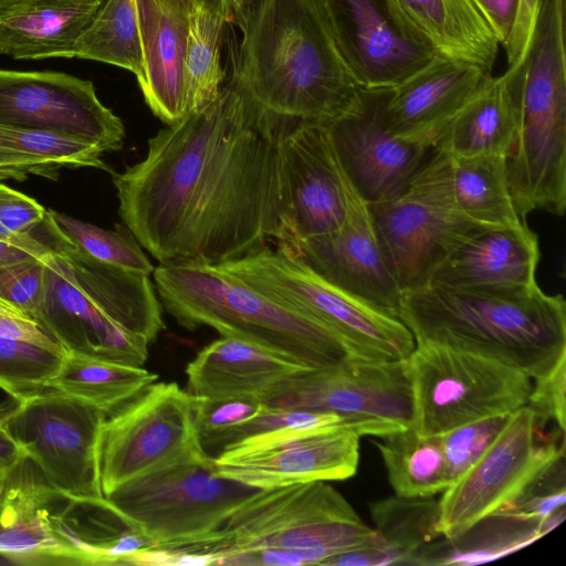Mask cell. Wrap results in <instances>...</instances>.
I'll use <instances>...</instances> for the list:
<instances>
[{
    "label": "cell",
    "instance_id": "1",
    "mask_svg": "<svg viewBox=\"0 0 566 566\" xmlns=\"http://www.w3.org/2000/svg\"><path fill=\"white\" fill-rule=\"evenodd\" d=\"M279 135L230 80L113 172L123 224L158 263L221 264L281 235Z\"/></svg>",
    "mask_w": 566,
    "mask_h": 566
},
{
    "label": "cell",
    "instance_id": "2",
    "mask_svg": "<svg viewBox=\"0 0 566 566\" xmlns=\"http://www.w3.org/2000/svg\"><path fill=\"white\" fill-rule=\"evenodd\" d=\"M231 81L276 134L343 113L359 86L333 38L322 0H258L243 23Z\"/></svg>",
    "mask_w": 566,
    "mask_h": 566
},
{
    "label": "cell",
    "instance_id": "3",
    "mask_svg": "<svg viewBox=\"0 0 566 566\" xmlns=\"http://www.w3.org/2000/svg\"><path fill=\"white\" fill-rule=\"evenodd\" d=\"M378 534L325 481L258 490L211 532L156 546L197 565H322L376 543Z\"/></svg>",
    "mask_w": 566,
    "mask_h": 566
},
{
    "label": "cell",
    "instance_id": "4",
    "mask_svg": "<svg viewBox=\"0 0 566 566\" xmlns=\"http://www.w3.org/2000/svg\"><path fill=\"white\" fill-rule=\"evenodd\" d=\"M398 318L416 343L482 355L534 380L566 357L565 300L537 284L512 290L429 284L402 294Z\"/></svg>",
    "mask_w": 566,
    "mask_h": 566
},
{
    "label": "cell",
    "instance_id": "5",
    "mask_svg": "<svg viewBox=\"0 0 566 566\" xmlns=\"http://www.w3.org/2000/svg\"><path fill=\"white\" fill-rule=\"evenodd\" d=\"M153 276L161 306L188 331L209 326L305 368L355 357L322 324L272 301L217 264L158 263Z\"/></svg>",
    "mask_w": 566,
    "mask_h": 566
},
{
    "label": "cell",
    "instance_id": "6",
    "mask_svg": "<svg viewBox=\"0 0 566 566\" xmlns=\"http://www.w3.org/2000/svg\"><path fill=\"white\" fill-rule=\"evenodd\" d=\"M217 265L272 301L322 324L355 357L402 360L415 348L413 335L397 316L333 285L285 244H266Z\"/></svg>",
    "mask_w": 566,
    "mask_h": 566
},
{
    "label": "cell",
    "instance_id": "7",
    "mask_svg": "<svg viewBox=\"0 0 566 566\" xmlns=\"http://www.w3.org/2000/svg\"><path fill=\"white\" fill-rule=\"evenodd\" d=\"M367 205L382 256L402 294L429 285L448 255L485 228L459 210L451 156L440 146L432 148L400 191Z\"/></svg>",
    "mask_w": 566,
    "mask_h": 566
},
{
    "label": "cell",
    "instance_id": "8",
    "mask_svg": "<svg viewBox=\"0 0 566 566\" xmlns=\"http://www.w3.org/2000/svg\"><path fill=\"white\" fill-rule=\"evenodd\" d=\"M258 490L222 475L214 457L200 449L124 483L106 500L128 526L164 546L211 532Z\"/></svg>",
    "mask_w": 566,
    "mask_h": 566
},
{
    "label": "cell",
    "instance_id": "9",
    "mask_svg": "<svg viewBox=\"0 0 566 566\" xmlns=\"http://www.w3.org/2000/svg\"><path fill=\"white\" fill-rule=\"evenodd\" d=\"M405 363L412 394L411 427L423 437L507 416L527 403L533 388L523 371L443 345L416 343Z\"/></svg>",
    "mask_w": 566,
    "mask_h": 566
},
{
    "label": "cell",
    "instance_id": "10",
    "mask_svg": "<svg viewBox=\"0 0 566 566\" xmlns=\"http://www.w3.org/2000/svg\"><path fill=\"white\" fill-rule=\"evenodd\" d=\"M547 421L528 405L509 415L486 451L442 492L438 503L443 537H455L495 513L565 453V431L544 432Z\"/></svg>",
    "mask_w": 566,
    "mask_h": 566
},
{
    "label": "cell",
    "instance_id": "11",
    "mask_svg": "<svg viewBox=\"0 0 566 566\" xmlns=\"http://www.w3.org/2000/svg\"><path fill=\"white\" fill-rule=\"evenodd\" d=\"M195 397L176 382H153L105 415L98 440L104 497L124 483L203 449L195 426Z\"/></svg>",
    "mask_w": 566,
    "mask_h": 566
},
{
    "label": "cell",
    "instance_id": "12",
    "mask_svg": "<svg viewBox=\"0 0 566 566\" xmlns=\"http://www.w3.org/2000/svg\"><path fill=\"white\" fill-rule=\"evenodd\" d=\"M104 418L95 406L46 388L23 401L4 429L59 491L97 502L105 499L98 470Z\"/></svg>",
    "mask_w": 566,
    "mask_h": 566
},
{
    "label": "cell",
    "instance_id": "13",
    "mask_svg": "<svg viewBox=\"0 0 566 566\" xmlns=\"http://www.w3.org/2000/svg\"><path fill=\"white\" fill-rule=\"evenodd\" d=\"M259 400L269 407L370 418L408 428L412 394L402 360L352 357L324 368H301L275 382Z\"/></svg>",
    "mask_w": 566,
    "mask_h": 566
},
{
    "label": "cell",
    "instance_id": "14",
    "mask_svg": "<svg viewBox=\"0 0 566 566\" xmlns=\"http://www.w3.org/2000/svg\"><path fill=\"white\" fill-rule=\"evenodd\" d=\"M360 436L352 430L311 431L286 423L224 447L218 471L248 486L265 490L355 475Z\"/></svg>",
    "mask_w": 566,
    "mask_h": 566
},
{
    "label": "cell",
    "instance_id": "15",
    "mask_svg": "<svg viewBox=\"0 0 566 566\" xmlns=\"http://www.w3.org/2000/svg\"><path fill=\"white\" fill-rule=\"evenodd\" d=\"M336 46L359 87L395 88L438 53L403 21L391 0H322Z\"/></svg>",
    "mask_w": 566,
    "mask_h": 566
},
{
    "label": "cell",
    "instance_id": "16",
    "mask_svg": "<svg viewBox=\"0 0 566 566\" xmlns=\"http://www.w3.org/2000/svg\"><path fill=\"white\" fill-rule=\"evenodd\" d=\"M391 90L359 87L353 103L323 124L342 170L367 203L400 191L432 150L390 132Z\"/></svg>",
    "mask_w": 566,
    "mask_h": 566
},
{
    "label": "cell",
    "instance_id": "17",
    "mask_svg": "<svg viewBox=\"0 0 566 566\" xmlns=\"http://www.w3.org/2000/svg\"><path fill=\"white\" fill-rule=\"evenodd\" d=\"M281 177V235L276 243L323 234L340 227L347 213L348 179L327 132L301 123L277 137Z\"/></svg>",
    "mask_w": 566,
    "mask_h": 566
},
{
    "label": "cell",
    "instance_id": "18",
    "mask_svg": "<svg viewBox=\"0 0 566 566\" xmlns=\"http://www.w3.org/2000/svg\"><path fill=\"white\" fill-rule=\"evenodd\" d=\"M0 124L73 134L104 153L122 149L125 126L91 81L57 72L0 69Z\"/></svg>",
    "mask_w": 566,
    "mask_h": 566
},
{
    "label": "cell",
    "instance_id": "19",
    "mask_svg": "<svg viewBox=\"0 0 566 566\" xmlns=\"http://www.w3.org/2000/svg\"><path fill=\"white\" fill-rule=\"evenodd\" d=\"M69 496L23 452L0 473V556L28 566L88 565L63 525Z\"/></svg>",
    "mask_w": 566,
    "mask_h": 566
},
{
    "label": "cell",
    "instance_id": "20",
    "mask_svg": "<svg viewBox=\"0 0 566 566\" xmlns=\"http://www.w3.org/2000/svg\"><path fill=\"white\" fill-rule=\"evenodd\" d=\"M285 245L333 285L398 317L402 293L382 256L368 205L350 182L340 227Z\"/></svg>",
    "mask_w": 566,
    "mask_h": 566
},
{
    "label": "cell",
    "instance_id": "21",
    "mask_svg": "<svg viewBox=\"0 0 566 566\" xmlns=\"http://www.w3.org/2000/svg\"><path fill=\"white\" fill-rule=\"evenodd\" d=\"M491 75L479 65L438 54L391 90L386 111L390 132L433 148Z\"/></svg>",
    "mask_w": 566,
    "mask_h": 566
},
{
    "label": "cell",
    "instance_id": "22",
    "mask_svg": "<svg viewBox=\"0 0 566 566\" xmlns=\"http://www.w3.org/2000/svg\"><path fill=\"white\" fill-rule=\"evenodd\" d=\"M142 72L137 82L146 104L164 124L188 115L185 62L190 0H136Z\"/></svg>",
    "mask_w": 566,
    "mask_h": 566
},
{
    "label": "cell",
    "instance_id": "23",
    "mask_svg": "<svg viewBox=\"0 0 566 566\" xmlns=\"http://www.w3.org/2000/svg\"><path fill=\"white\" fill-rule=\"evenodd\" d=\"M538 237L527 223L484 228L464 239L434 272L430 284L448 289L512 290L536 283Z\"/></svg>",
    "mask_w": 566,
    "mask_h": 566
},
{
    "label": "cell",
    "instance_id": "24",
    "mask_svg": "<svg viewBox=\"0 0 566 566\" xmlns=\"http://www.w3.org/2000/svg\"><path fill=\"white\" fill-rule=\"evenodd\" d=\"M523 73L522 61L499 76L491 75L436 146L454 157L509 158L521 133Z\"/></svg>",
    "mask_w": 566,
    "mask_h": 566
},
{
    "label": "cell",
    "instance_id": "25",
    "mask_svg": "<svg viewBox=\"0 0 566 566\" xmlns=\"http://www.w3.org/2000/svg\"><path fill=\"white\" fill-rule=\"evenodd\" d=\"M301 368L305 367L249 342L221 336L187 365V391L205 399H259L275 382Z\"/></svg>",
    "mask_w": 566,
    "mask_h": 566
},
{
    "label": "cell",
    "instance_id": "26",
    "mask_svg": "<svg viewBox=\"0 0 566 566\" xmlns=\"http://www.w3.org/2000/svg\"><path fill=\"white\" fill-rule=\"evenodd\" d=\"M97 0H39L0 11V54L18 60L74 57L102 7Z\"/></svg>",
    "mask_w": 566,
    "mask_h": 566
},
{
    "label": "cell",
    "instance_id": "27",
    "mask_svg": "<svg viewBox=\"0 0 566 566\" xmlns=\"http://www.w3.org/2000/svg\"><path fill=\"white\" fill-rule=\"evenodd\" d=\"M409 28L438 54L491 73L500 42L475 0H391Z\"/></svg>",
    "mask_w": 566,
    "mask_h": 566
},
{
    "label": "cell",
    "instance_id": "28",
    "mask_svg": "<svg viewBox=\"0 0 566 566\" xmlns=\"http://www.w3.org/2000/svg\"><path fill=\"white\" fill-rule=\"evenodd\" d=\"M555 528L552 521L489 515L462 534L422 548L411 565H475L518 551Z\"/></svg>",
    "mask_w": 566,
    "mask_h": 566
},
{
    "label": "cell",
    "instance_id": "29",
    "mask_svg": "<svg viewBox=\"0 0 566 566\" xmlns=\"http://www.w3.org/2000/svg\"><path fill=\"white\" fill-rule=\"evenodd\" d=\"M451 156V155H450ZM504 156H451L454 201L464 217L485 228H512L526 222L515 209Z\"/></svg>",
    "mask_w": 566,
    "mask_h": 566
},
{
    "label": "cell",
    "instance_id": "30",
    "mask_svg": "<svg viewBox=\"0 0 566 566\" xmlns=\"http://www.w3.org/2000/svg\"><path fill=\"white\" fill-rule=\"evenodd\" d=\"M157 379L143 366L69 350L48 388L82 399L108 415Z\"/></svg>",
    "mask_w": 566,
    "mask_h": 566
},
{
    "label": "cell",
    "instance_id": "31",
    "mask_svg": "<svg viewBox=\"0 0 566 566\" xmlns=\"http://www.w3.org/2000/svg\"><path fill=\"white\" fill-rule=\"evenodd\" d=\"M374 441L384 460L388 480L401 497H432L449 488L438 436L423 437L410 426Z\"/></svg>",
    "mask_w": 566,
    "mask_h": 566
},
{
    "label": "cell",
    "instance_id": "32",
    "mask_svg": "<svg viewBox=\"0 0 566 566\" xmlns=\"http://www.w3.org/2000/svg\"><path fill=\"white\" fill-rule=\"evenodd\" d=\"M74 57L125 69L136 78L142 72L136 0H105L78 38Z\"/></svg>",
    "mask_w": 566,
    "mask_h": 566
},
{
    "label": "cell",
    "instance_id": "33",
    "mask_svg": "<svg viewBox=\"0 0 566 566\" xmlns=\"http://www.w3.org/2000/svg\"><path fill=\"white\" fill-rule=\"evenodd\" d=\"M375 530L398 557L411 565L416 555L443 537L439 530V503L432 497H386L369 504Z\"/></svg>",
    "mask_w": 566,
    "mask_h": 566
},
{
    "label": "cell",
    "instance_id": "34",
    "mask_svg": "<svg viewBox=\"0 0 566 566\" xmlns=\"http://www.w3.org/2000/svg\"><path fill=\"white\" fill-rule=\"evenodd\" d=\"M227 23L221 15L192 6L185 62L188 114L213 101L224 85L221 49Z\"/></svg>",
    "mask_w": 566,
    "mask_h": 566
},
{
    "label": "cell",
    "instance_id": "35",
    "mask_svg": "<svg viewBox=\"0 0 566 566\" xmlns=\"http://www.w3.org/2000/svg\"><path fill=\"white\" fill-rule=\"evenodd\" d=\"M59 230L92 259L127 271L153 274L155 266L124 224L107 230L63 212L46 210Z\"/></svg>",
    "mask_w": 566,
    "mask_h": 566
},
{
    "label": "cell",
    "instance_id": "36",
    "mask_svg": "<svg viewBox=\"0 0 566 566\" xmlns=\"http://www.w3.org/2000/svg\"><path fill=\"white\" fill-rule=\"evenodd\" d=\"M64 357L30 343L0 338V389L23 402L48 388Z\"/></svg>",
    "mask_w": 566,
    "mask_h": 566
},
{
    "label": "cell",
    "instance_id": "37",
    "mask_svg": "<svg viewBox=\"0 0 566 566\" xmlns=\"http://www.w3.org/2000/svg\"><path fill=\"white\" fill-rule=\"evenodd\" d=\"M0 145L52 160L62 168H97L108 170L105 154L83 137L46 129H31L0 124Z\"/></svg>",
    "mask_w": 566,
    "mask_h": 566
},
{
    "label": "cell",
    "instance_id": "38",
    "mask_svg": "<svg viewBox=\"0 0 566 566\" xmlns=\"http://www.w3.org/2000/svg\"><path fill=\"white\" fill-rule=\"evenodd\" d=\"M195 397V396H193ZM264 403L256 398L205 399L195 397L193 413L202 448L219 450L243 438Z\"/></svg>",
    "mask_w": 566,
    "mask_h": 566
},
{
    "label": "cell",
    "instance_id": "39",
    "mask_svg": "<svg viewBox=\"0 0 566 566\" xmlns=\"http://www.w3.org/2000/svg\"><path fill=\"white\" fill-rule=\"evenodd\" d=\"M565 453L549 463L511 502L493 514L545 521L565 512Z\"/></svg>",
    "mask_w": 566,
    "mask_h": 566
},
{
    "label": "cell",
    "instance_id": "40",
    "mask_svg": "<svg viewBox=\"0 0 566 566\" xmlns=\"http://www.w3.org/2000/svg\"><path fill=\"white\" fill-rule=\"evenodd\" d=\"M507 416L464 423L438 436L449 486L486 451L504 427Z\"/></svg>",
    "mask_w": 566,
    "mask_h": 566
},
{
    "label": "cell",
    "instance_id": "41",
    "mask_svg": "<svg viewBox=\"0 0 566 566\" xmlns=\"http://www.w3.org/2000/svg\"><path fill=\"white\" fill-rule=\"evenodd\" d=\"M41 256L0 269V304L27 316L39 326L46 289V270Z\"/></svg>",
    "mask_w": 566,
    "mask_h": 566
},
{
    "label": "cell",
    "instance_id": "42",
    "mask_svg": "<svg viewBox=\"0 0 566 566\" xmlns=\"http://www.w3.org/2000/svg\"><path fill=\"white\" fill-rule=\"evenodd\" d=\"M45 214L46 209L35 199L0 182V240L32 234Z\"/></svg>",
    "mask_w": 566,
    "mask_h": 566
},
{
    "label": "cell",
    "instance_id": "43",
    "mask_svg": "<svg viewBox=\"0 0 566 566\" xmlns=\"http://www.w3.org/2000/svg\"><path fill=\"white\" fill-rule=\"evenodd\" d=\"M565 374L566 357L562 358L551 373L533 381L526 403L541 417L554 420L564 431L566 424Z\"/></svg>",
    "mask_w": 566,
    "mask_h": 566
},
{
    "label": "cell",
    "instance_id": "44",
    "mask_svg": "<svg viewBox=\"0 0 566 566\" xmlns=\"http://www.w3.org/2000/svg\"><path fill=\"white\" fill-rule=\"evenodd\" d=\"M62 167L49 159L0 145V182L23 181L30 176L54 179Z\"/></svg>",
    "mask_w": 566,
    "mask_h": 566
},
{
    "label": "cell",
    "instance_id": "45",
    "mask_svg": "<svg viewBox=\"0 0 566 566\" xmlns=\"http://www.w3.org/2000/svg\"><path fill=\"white\" fill-rule=\"evenodd\" d=\"M539 0H518L516 18L509 42L503 48L506 54L507 67L521 63L527 52Z\"/></svg>",
    "mask_w": 566,
    "mask_h": 566
},
{
    "label": "cell",
    "instance_id": "46",
    "mask_svg": "<svg viewBox=\"0 0 566 566\" xmlns=\"http://www.w3.org/2000/svg\"><path fill=\"white\" fill-rule=\"evenodd\" d=\"M0 338L30 343L60 356H66L67 354V350L49 336L34 321L18 315L0 313Z\"/></svg>",
    "mask_w": 566,
    "mask_h": 566
},
{
    "label": "cell",
    "instance_id": "47",
    "mask_svg": "<svg viewBox=\"0 0 566 566\" xmlns=\"http://www.w3.org/2000/svg\"><path fill=\"white\" fill-rule=\"evenodd\" d=\"M491 24L500 45L509 42L516 18L518 0H475Z\"/></svg>",
    "mask_w": 566,
    "mask_h": 566
},
{
    "label": "cell",
    "instance_id": "48",
    "mask_svg": "<svg viewBox=\"0 0 566 566\" xmlns=\"http://www.w3.org/2000/svg\"><path fill=\"white\" fill-rule=\"evenodd\" d=\"M48 248L44 237L36 235L34 232L15 239L0 240V269L40 258Z\"/></svg>",
    "mask_w": 566,
    "mask_h": 566
},
{
    "label": "cell",
    "instance_id": "49",
    "mask_svg": "<svg viewBox=\"0 0 566 566\" xmlns=\"http://www.w3.org/2000/svg\"><path fill=\"white\" fill-rule=\"evenodd\" d=\"M24 451L4 428L0 429V459L9 464Z\"/></svg>",
    "mask_w": 566,
    "mask_h": 566
},
{
    "label": "cell",
    "instance_id": "50",
    "mask_svg": "<svg viewBox=\"0 0 566 566\" xmlns=\"http://www.w3.org/2000/svg\"><path fill=\"white\" fill-rule=\"evenodd\" d=\"M256 2L258 0H228L231 12V23L240 28Z\"/></svg>",
    "mask_w": 566,
    "mask_h": 566
},
{
    "label": "cell",
    "instance_id": "51",
    "mask_svg": "<svg viewBox=\"0 0 566 566\" xmlns=\"http://www.w3.org/2000/svg\"><path fill=\"white\" fill-rule=\"evenodd\" d=\"M195 6L217 13L226 19L228 23L231 22V12L228 0H190Z\"/></svg>",
    "mask_w": 566,
    "mask_h": 566
},
{
    "label": "cell",
    "instance_id": "52",
    "mask_svg": "<svg viewBox=\"0 0 566 566\" xmlns=\"http://www.w3.org/2000/svg\"><path fill=\"white\" fill-rule=\"evenodd\" d=\"M19 409V402L14 399L7 398L0 402V429L15 415Z\"/></svg>",
    "mask_w": 566,
    "mask_h": 566
},
{
    "label": "cell",
    "instance_id": "53",
    "mask_svg": "<svg viewBox=\"0 0 566 566\" xmlns=\"http://www.w3.org/2000/svg\"><path fill=\"white\" fill-rule=\"evenodd\" d=\"M33 1H39V0H0V11L22 4V3H28V2H33ZM97 1H99L102 3L105 2V0H97Z\"/></svg>",
    "mask_w": 566,
    "mask_h": 566
},
{
    "label": "cell",
    "instance_id": "54",
    "mask_svg": "<svg viewBox=\"0 0 566 566\" xmlns=\"http://www.w3.org/2000/svg\"><path fill=\"white\" fill-rule=\"evenodd\" d=\"M8 464H6L1 459H0V473L3 471V469L7 467Z\"/></svg>",
    "mask_w": 566,
    "mask_h": 566
}]
</instances>
